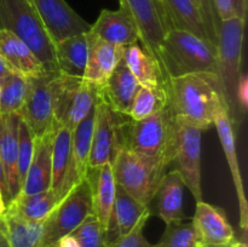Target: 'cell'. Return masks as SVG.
I'll use <instances>...</instances> for the list:
<instances>
[{"label":"cell","instance_id":"1","mask_svg":"<svg viewBox=\"0 0 248 247\" xmlns=\"http://www.w3.org/2000/svg\"><path fill=\"white\" fill-rule=\"evenodd\" d=\"M167 107L177 124L201 131L215 124L217 114L227 109L219 77L212 73H194L169 77L165 84Z\"/></svg>","mask_w":248,"mask_h":247},{"label":"cell","instance_id":"2","mask_svg":"<svg viewBox=\"0 0 248 247\" xmlns=\"http://www.w3.org/2000/svg\"><path fill=\"white\" fill-rule=\"evenodd\" d=\"M157 64L164 79L194 73L218 75V48L190 31L170 29L157 48Z\"/></svg>","mask_w":248,"mask_h":247},{"label":"cell","instance_id":"3","mask_svg":"<svg viewBox=\"0 0 248 247\" xmlns=\"http://www.w3.org/2000/svg\"><path fill=\"white\" fill-rule=\"evenodd\" d=\"M245 18H230L220 21L218 31V77L224 92L228 115L232 126L242 123L245 113L237 102V86L242 75V45H244Z\"/></svg>","mask_w":248,"mask_h":247},{"label":"cell","instance_id":"4","mask_svg":"<svg viewBox=\"0 0 248 247\" xmlns=\"http://www.w3.org/2000/svg\"><path fill=\"white\" fill-rule=\"evenodd\" d=\"M177 125L166 106L153 115L131 121L124 127V147L142 156L160 160L170 166L174 160Z\"/></svg>","mask_w":248,"mask_h":247},{"label":"cell","instance_id":"5","mask_svg":"<svg viewBox=\"0 0 248 247\" xmlns=\"http://www.w3.org/2000/svg\"><path fill=\"white\" fill-rule=\"evenodd\" d=\"M0 29L11 31L24 41L46 72H60L55 43L28 0H0Z\"/></svg>","mask_w":248,"mask_h":247},{"label":"cell","instance_id":"6","mask_svg":"<svg viewBox=\"0 0 248 247\" xmlns=\"http://www.w3.org/2000/svg\"><path fill=\"white\" fill-rule=\"evenodd\" d=\"M169 165L123 147L111 161L116 185L148 207Z\"/></svg>","mask_w":248,"mask_h":247},{"label":"cell","instance_id":"7","mask_svg":"<svg viewBox=\"0 0 248 247\" xmlns=\"http://www.w3.org/2000/svg\"><path fill=\"white\" fill-rule=\"evenodd\" d=\"M51 92L55 124L74 131L96 106L99 87L82 77L56 72L51 79Z\"/></svg>","mask_w":248,"mask_h":247},{"label":"cell","instance_id":"8","mask_svg":"<svg viewBox=\"0 0 248 247\" xmlns=\"http://www.w3.org/2000/svg\"><path fill=\"white\" fill-rule=\"evenodd\" d=\"M93 215L90 182L84 178L57 202L43 223V247L52 246L61 237L74 232L89 216Z\"/></svg>","mask_w":248,"mask_h":247},{"label":"cell","instance_id":"9","mask_svg":"<svg viewBox=\"0 0 248 247\" xmlns=\"http://www.w3.org/2000/svg\"><path fill=\"white\" fill-rule=\"evenodd\" d=\"M123 116L114 111L98 93L89 170L111 164L119 150L124 147Z\"/></svg>","mask_w":248,"mask_h":247},{"label":"cell","instance_id":"10","mask_svg":"<svg viewBox=\"0 0 248 247\" xmlns=\"http://www.w3.org/2000/svg\"><path fill=\"white\" fill-rule=\"evenodd\" d=\"M123 9L135 22L140 44L157 62V48L170 31V24L159 0H119Z\"/></svg>","mask_w":248,"mask_h":247},{"label":"cell","instance_id":"11","mask_svg":"<svg viewBox=\"0 0 248 247\" xmlns=\"http://www.w3.org/2000/svg\"><path fill=\"white\" fill-rule=\"evenodd\" d=\"M53 73L56 72H46L41 77H27L28 87L26 101L19 116L28 125L35 138L52 132L56 125L51 92Z\"/></svg>","mask_w":248,"mask_h":247},{"label":"cell","instance_id":"12","mask_svg":"<svg viewBox=\"0 0 248 247\" xmlns=\"http://www.w3.org/2000/svg\"><path fill=\"white\" fill-rule=\"evenodd\" d=\"M174 160L183 183L193 194L196 202L203 201L201 185V138L202 131L193 126L177 124Z\"/></svg>","mask_w":248,"mask_h":247},{"label":"cell","instance_id":"13","mask_svg":"<svg viewBox=\"0 0 248 247\" xmlns=\"http://www.w3.org/2000/svg\"><path fill=\"white\" fill-rule=\"evenodd\" d=\"M53 43L87 33L91 24L70 7L65 0H28Z\"/></svg>","mask_w":248,"mask_h":247},{"label":"cell","instance_id":"14","mask_svg":"<svg viewBox=\"0 0 248 247\" xmlns=\"http://www.w3.org/2000/svg\"><path fill=\"white\" fill-rule=\"evenodd\" d=\"M94 119H96V106L73 131L70 162L64 181H63L62 188H61L58 200H61L75 184L86 178V174L89 172V160Z\"/></svg>","mask_w":248,"mask_h":247},{"label":"cell","instance_id":"15","mask_svg":"<svg viewBox=\"0 0 248 247\" xmlns=\"http://www.w3.org/2000/svg\"><path fill=\"white\" fill-rule=\"evenodd\" d=\"M184 188L186 185L178 170L166 172L148 205L150 215L161 218L165 224L183 222L186 219L183 211Z\"/></svg>","mask_w":248,"mask_h":247},{"label":"cell","instance_id":"16","mask_svg":"<svg viewBox=\"0 0 248 247\" xmlns=\"http://www.w3.org/2000/svg\"><path fill=\"white\" fill-rule=\"evenodd\" d=\"M213 126H216V128H217L218 136H219L220 143H222L223 152H224L228 166H229L230 172H232V182H234L237 201H239L240 228H241L242 232H244V236H246L248 230V202L246 199V193H245L241 170H240L239 160H237L234 126H232V120H230L229 115H228L227 109H222L217 114Z\"/></svg>","mask_w":248,"mask_h":247},{"label":"cell","instance_id":"17","mask_svg":"<svg viewBox=\"0 0 248 247\" xmlns=\"http://www.w3.org/2000/svg\"><path fill=\"white\" fill-rule=\"evenodd\" d=\"M86 35L89 48L86 68L82 79L101 89L109 75L124 58L125 47L107 43L92 35L90 31H87Z\"/></svg>","mask_w":248,"mask_h":247},{"label":"cell","instance_id":"18","mask_svg":"<svg viewBox=\"0 0 248 247\" xmlns=\"http://www.w3.org/2000/svg\"><path fill=\"white\" fill-rule=\"evenodd\" d=\"M19 119L18 114H0V161L6 177L10 202L21 191L17 169Z\"/></svg>","mask_w":248,"mask_h":247},{"label":"cell","instance_id":"19","mask_svg":"<svg viewBox=\"0 0 248 247\" xmlns=\"http://www.w3.org/2000/svg\"><path fill=\"white\" fill-rule=\"evenodd\" d=\"M89 31L98 39L123 47L140 43L135 22L123 9L102 10Z\"/></svg>","mask_w":248,"mask_h":247},{"label":"cell","instance_id":"20","mask_svg":"<svg viewBox=\"0 0 248 247\" xmlns=\"http://www.w3.org/2000/svg\"><path fill=\"white\" fill-rule=\"evenodd\" d=\"M140 86L123 58L99 89V97L107 102L114 111L127 116Z\"/></svg>","mask_w":248,"mask_h":247},{"label":"cell","instance_id":"21","mask_svg":"<svg viewBox=\"0 0 248 247\" xmlns=\"http://www.w3.org/2000/svg\"><path fill=\"white\" fill-rule=\"evenodd\" d=\"M193 224L201 244H232L235 232L222 208L201 201L196 202Z\"/></svg>","mask_w":248,"mask_h":247},{"label":"cell","instance_id":"22","mask_svg":"<svg viewBox=\"0 0 248 247\" xmlns=\"http://www.w3.org/2000/svg\"><path fill=\"white\" fill-rule=\"evenodd\" d=\"M55 130V128H53ZM52 132L35 138L31 165L27 171L26 179L19 194L33 195L51 189L52 179V161H51V147H52Z\"/></svg>","mask_w":248,"mask_h":247},{"label":"cell","instance_id":"23","mask_svg":"<svg viewBox=\"0 0 248 247\" xmlns=\"http://www.w3.org/2000/svg\"><path fill=\"white\" fill-rule=\"evenodd\" d=\"M0 56L9 68L26 77H41L46 73L33 51L11 31L0 29Z\"/></svg>","mask_w":248,"mask_h":247},{"label":"cell","instance_id":"24","mask_svg":"<svg viewBox=\"0 0 248 247\" xmlns=\"http://www.w3.org/2000/svg\"><path fill=\"white\" fill-rule=\"evenodd\" d=\"M149 212L148 207L128 195L124 189L116 185L115 201L108 228L106 230L107 240L113 246L120 237L132 230L143 215Z\"/></svg>","mask_w":248,"mask_h":247},{"label":"cell","instance_id":"25","mask_svg":"<svg viewBox=\"0 0 248 247\" xmlns=\"http://www.w3.org/2000/svg\"><path fill=\"white\" fill-rule=\"evenodd\" d=\"M86 178L89 179L91 186L93 215L96 216L103 229L107 230L116 194V183L111 164L90 169Z\"/></svg>","mask_w":248,"mask_h":247},{"label":"cell","instance_id":"26","mask_svg":"<svg viewBox=\"0 0 248 247\" xmlns=\"http://www.w3.org/2000/svg\"><path fill=\"white\" fill-rule=\"evenodd\" d=\"M169 21L170 29L190 31L199 38L210 40L202 15L193 0H159ZM212 43V41H211Z\"/></svg>","mask_w":248,"mask_h":247},{"label":"cell","instance_id":"27","mask_svg":"<svg viewBox=\"0 0 248 247\" xmlns=\"http://www.w3.org/2000/svg\"><path fill=\"white\" fill-rule=\"evenodd\" d=\"M86 33L69 36L55 44L58 70L70 77H82L87 62Z\"/></svg>","mask_w":248,"mask_h":247},{"label":"cell","instance_id":"28","mask_svg":"<svg viewBox=\"0 0 248 247\" xmlns=\"http://www.w3.org/2000/svg\"><path fill=\"white\" fill-rule=\"evenodd\" d=\"M124 61L140 86L164 87L166 84L156 60L140 43L125 47Z\"/></svg>","mask_w":248,"mask_h":247},{"label":"cell","instance_id":"29","mask_svg":"<svg viewBox=\"0 0 248 247\" xmlns=\"http://www.w3.org/2000/svg\"><path fill=\"white\" fill-rule=\"evenodd\" d=\"M57 202L58 199L55 191L48 189L33 195L18 194L6 208L29 222L44 223Z\"/></svg>","mask_w":248,"mask_h":247},{"label":"cell","instance_id":"30","mask_svg":"<svg viewBox=\"0 0 248 247\" xmlns=\"http://www.w3.org/2000/svg\"><path fill=\"white\" fill-rule=\"evenodd\" d=\"M72 138L73 131H70L65 126L55 125L52 135V147H51V161H52L51 189L55 191L57 199L60 196L61 188H62L63 181H64L70 162Z\"/></svg>","mask_w":248,"mask_h":247},{"label":"cell","instance_id":"31","mask_svg":"<svg viewBox=\"0 0 248 247\" xmlns=\"http://www.w3.org/2000/svg\"><path fill=\"white\" fill-rule=\"evenodd\" d=\"M2 223L10 247H43V223L29 222L7 208Z\"/></svg>","mask_w":248,"mask_h":247},{"label":"cell","instance_id":"32","mask_svg":"<svg viewBox=\"0 0 248 247\" xmlns=\"http://www.w3.org/2000/svg\"><path fill=\"white\" fill-rule=\"evenodd\" d=\"M27 77L11 72L0 81V114H18L23 108L27 94Z\"/></svg>","mask_w":248,"mask_h":247},{"label":"cell","instance_id":"33","mask_svg":"<svg viewBox=\"0 0 248 247\" xmlns=\"http://www.w3.org/2000/svg\"><path fill=\"white\" fill-rule=\"evenodd\" d=\"M166 103L167 96L165 86H140L127 116H130L133 121L142 120L164 108Z\"/></svg>","mask_w":248,"mask_h":247},{"label":"cell","instance_id":"34","mask_svg":"<svg viewBox=\"0 0 248 247\" xmlns=\"http://www.w3.org/2000/svg\"><path fill=\"white\" fill-rule=\"evenodd\" d=\"M200 239L193 222L166 224L164 234L154 247H198Z\"/></svg>","mask_w":248,"mask_h":247},{"label":"cell","instance_id":"35","mask_svg":"<svg viewBox=\"0 0 248 247\" xmlns=\"http://www.w3.org/2000/svg\"><path fill=\"white\" fill-rule=\"evenodd\" d=\"M70 234L79 241L81 247H113L107 240L106 230L94 215L89 216Z\"/></svg>","mask_w":248,"mask_h":247},{"label":"cell","instance_id":"36","mask_svg":"<svg viewBox=\"0 0 248 247\" xmlns=\"http://www.w3.org/2000/svg\"><path fill=\"white\" fill-rule=\"evenodd\" d=\"M34 140L35 137L31 133V128L22 119H19L18 124V157H17V169H18L19 184H23L26 179L27 171L31 165V156L34 150Z\"/></svg>","mask_w":248,"mask_h":247},{"label":"cell","instance_id":"37","mask_svg":"<svg viewBox=\"0 0 248 247\" xmlns=\"http://www.w3.org/2000/svg\"><path fill=\"white\" fill-rule=\"evenodd\" d=\"M219 21L230 18H247L248 0H213Z\"/></svg>","mask_w":248,"mask_h":247},{"label":"cell","instance_id":"38","mask_svg":"<svg viewBox=\"0 0 248 247\" xmlns=\"http://www.w3.org/2000/svg\"><path fill=\"white\" fill-rule=\"evenodd\" d=\"M150 212H147L145 215L142 216L140 220L137 222V224L132 228L128 234H126L125 236L120 237L115 244L113 245V247H154V245L150 244L144 236V230L145 224H147V220L149 219Z\"/></svg>","mask_w":248,"mask_h":247},{"label":"cell","instance_id":"39","mask_svg":"<svg viewBox=\"0 0 248 247\" xmlns=\"http://www.w3.org/2000/svg\"><path fill=\"white\" fill-rule=\"evenodd\" d=\"M199 9L202 15L203 23H205L206 31H207L210 40L215 45L218 43V31H219L220 21L215 10L213 0H199Z\"/></svg>","mask_w":248,"mask_h":247},{"label":"cell","instance_id":"40","mask_svg":"<svg viewBox=\"0 0 248 247\" xmlns=\"http://www.w3.org/2000/svg\"><path fill=\"white\" fill-rule=\"evenodd\" d=\"M237 102H239V106L242 109V111L246 113L248 104V79L247 75L244 73L240 77L239 86H237Z\"/></svg>","mask_w":248,"mask_h":247},{"label":"cell","instance_id":"41","mask_svg":"<svg viewBox=\"0 0 248 247\" xmlns=\"http://www.w3.org/2000/svg\"><path fill=\"white\" fill-rule=\"evenodd\" d=\"M0 191L2 194V198H4L5 203H6V207L10 203V195H9V189H7V183H6V177H5L4 167H2L1 161H0Z\"/></svg>","mask_w":248,"mask_h":247},{"label":"cell","instance_id":"42","mask_svg":"<svg viewBox=\"0 0 248 247\" xmlns=\"http://www.w3.org/2000/svg\"><path fill=\"white\" fill-rule=\"evenodd\" d=\"M55 247H81V245L79 244V241L72 234H69L61 237L55 244Z\"/></svg>","mask_w":248,"mask_h":247},{"label":"cell","instance_id":"43","mask_svg":"<svg viewBox=\"0 0 248 247\" xmlns=\"http://www.w3.org/2000/svg\"><path fill=\"white\" fill-rule=\"evenodd\" d=\"M0 247H10L9 241H7L6 234H5L2 218H1V219H0Z\"/></svg>","mask_w":248,"mask_h":247},{"label":"cell","instance_id":"44","mask_svg":"<svg viewBox=\"0 0 248 247\" xmlns=\"http://www.w3.org/2000/svg\"><path fill=\"white\" fill-rule=\"evenodd\" d=\"M10 72H11V69H10L9 65L6 64V62H5V61L2 60L1 56H0V81H1L4 77H6Z\"/></svg>","mask_w":248,"mask_h":247},{"label":"cell","instance_id":"45","mask_svg":"<svg viewBox=\"0 0 248 247\" xmlns=\"http://www.w3.org/2000/svg\"><path fill=\"white\" fill-rule=\"evenodd\" d=\"M5 212H6V203H5L4 198H2V194L0 191V219L4 217Z\"/></svg>","mask_w":248,"mask_h":247},{"label":"cell","instance_id":"46","mask_svg":"<svg viewBox=\"0 0 248 247\" xmlns=\"http://www.w3.org/2000/svg\"><path fill=\"white\" fill-rule=\"evenodd\" d=\"M201 247H232V244H201Z\"/></svg>","mask_w":248,"mask_h":247},{"label":"cell","instance_id":"47","mask_svg":"<svg viewBox=\"0 0 248 247\" xmlns=\"http://www.w3.org/2000/svg\"><path fill=\"white\" fill-rule=\"evenodd\" d=\"M232 247H247V244L245 241H236V240H234L232 242Z\"/></svg>","mask_w":248,"mask_h":247},{"label":"cell","instance_id":"48","mask_svg":"<svg viewBox=\"0 0 248 247\" xmlns=\"http://www.w3.org/2000/svg\"><path fill=\"white\" fill-rule=\"evenodd\" d=\"M193 1H194V2H195V4H196V6H198V7H199V0H193ZM199 10H200V9H199Z\"/></svg>","mask_w":248,"mask_h":247},{"label":"cell","instance_id":"49","mask_svg":"<svg viewBox=\"0 0 248 247\" xmlns=\"http://www.w3.org/2000/svg\"><path fill=\"white\" fill-rule=\"evenodd\" d=\"M46 247H55V245H52V246H46Z\"/></svg>","mask_w":248,"mask_h":247},{"label":"cell","instance_id":"50","mask_svg":"<svg viewBox=\"0 0 248 247\" xmlns=\"http://www.w3.org/2000/svg\"><path fill=\"white\" fill-rule=\"evenodd\" d=\"M198 247H201V246H200V244H199V245H198Z\"/></svg>","mask_w":248,"mask_h":247}]
</instances>
